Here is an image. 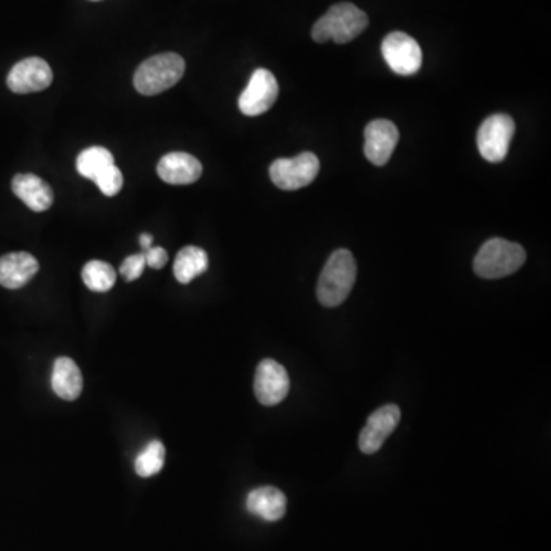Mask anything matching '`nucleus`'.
I'll use <instances>...</instances> for the list:
<instances>
[{"label": "nucleus", "mask_w": 551, "mask_h": 551, "mask_svg": "<svg viewBox=\"0 0 551 551\" xmlns=\"http://www.w3.org/2000/svg\"><path fill=\"white\" fill-rule=\"evenodd\" d=\"M357 278V264L353 253L345 248L336 250L320 273L317 297L323 307H339L348 299Z\"/></svg>", "instance_id": "nucleus-1"}, {"label": "nucleus", "mask_w": 551, "mask_h": 551, "mask_svg": "<svg viewBox=\"0 0 551 551\" xmlns=\"http://www.w3.org/2000/svg\"><path fill=\"white\" fill-rule=\"evenodd\" d=\"M369 19L360 8L348 2L334 5L325 16L317 20L311 36L317 43L328 40L343 45L359 37L368 28Z\"/></svg>", "instance_id": "nucleus-2"}, {"label": "nucleus", "mask_w": 551, "mask_h": 551, "mask_svg": "<svg viewBox=\"0 0 551 551\" xmlns=\"http://www.w3.org/2000/svg\"><path fill=\"white\" fill-rule=\"evenodd\" d=\"M184 71L186 62L180 54H158L138 66L134 75L135 89L143 95L161 94L177 85Z\"/></svg>", "instance_id": "nucleus-3"}, {"label": "nucleus", "mask_w": 551, "mask_h": 551, "mask_svg": "<svg viewBox=\"0 0 551 551\" xmlns=\"http://www.w3.org/2000/svg\"><path fill=\"white\" fill-rule=\"evenodd\" d=\"M525 258L527 255L521 245L493 238L480 248L473 261V270L483 279L506 278L524 265Z\"/></svg>", "instance_id": "nucleus-4"}, {"label": "nucleus", "mask_w": 551, "mask_h": 551, "mask_svg": "<svg viewBox=\"0 0 551 551\" xmlns=\"http://www.w3.org/2000/svg\"><path fill=\"white\" fill-rule=\"evenodd\" d=\"M320 170L319 158L311 152L294 158H279L270 166L274 186L282 190H297L310 186Z\"/></svg>", "instance_id": "nucleus-5"}, {"label": "nucleus", "mask_w": 551, "mask_h": 551, "mask_svg": "<svg viewBox=\"0 0 551 551\" xmlns=\"http://www.w3.org/2000/svg\"><path fill=\"white\" fill-rule=\"evenodd\" d=\"M515 134V121L510 115L495 114L486 118L477 135L481 157L489 163H501L509 154Z\"/></svg>", "instance_id": "nucleus-6"}, {"label": "nucleus", "mask_w": 551, "mask_h": 551, "mask_svg": "<svg viewBox=\"0 0 551 551\" xmlns=\"http://www.w3.org/2000/svg\"><path fill=\"white\" fill-rule=\"evenodd\" d=\"M382 54L389 68L398 75L417 74L423 63V53L417 40L402 31L385 37Z\"/></svg>", "instance_id": "nucleus-7"}, {"label": "nucleus", "mask_w": 551, "mask_h": 551, "mask_svg": "<svg viewBox=\"0 0 551 551\" xmlns=\"http://www.w3.org/2000/svg\"><path fill=\"white\" fill-rule=\"evenodd\" d=\"M279 95L278 80L268 69H256L247 88L239 97V109L248 117L265 114L276 103Z\"/></svg>", "instance_id": "nucleus-8"}, {"label": "nucleus", "mask_w": 551, "mask_h": 551, "mask_svg": "<svg viewBox=\"0 0 551 551\" xmlns=\"http://www.w3.org/2000/svg\"><path fill=\"white\" fill-rule=\"evenodd\" d=\"M290 392V377L284 366L276 360H262L256 369L255 394L264 406H276L284 402Z\"/></svg>", "instance_id": "nucleus-9"}, {"label": "nucleus", "mask_w": 551, "mask_h": 551, "mask_svg": "<svg viewBox=\"0 0 551 551\" xmlns=\"http://www.w3.org/2000/svg\"><path fill=\"white\" fill-rule=\"evenodd\" d=\"M53 69L40 57L20 60L8 74L7 85L16 94H33L53 83Z\"/></svg>", "instance_id": "nucleus-10"}, {"label": "nucleus", "mask_w": 551, "mask_h": 551, "mask_svg": "<svg viewBox=\"0 0 551 551\" xmlns=\"http://www.w3.org/2000/svg\"><path fill=\"white\" fill-rule=\"evenodd\" d=\"M402 418L400 408L386 405L377 409L366 421L365 428L359 435V447L363 454H377L382 449L386 438L395 431Z\"/></svg>", "instance_id": "nucleus-11"}, {"label": "nucleus", "mask_w": 551, "mask_h": 551, "mask_svg": "<svg viewBox=\"0 0 551 551\" xmlns=\"http://www.w3.org/2000/svg\"><path fill=\"white\" fill-rule=\"evenodd\" d=\"M397 126L389 120H374L365 129V155L375 166H385L397 146Z\"/></svg>", "instance_id": "nucleus-12"}, {"label": "nucleus", "mask_w": 551, "mask_h": 551, "mask_svg": "<svg viewBox=\"0 0 551 551\" xmlns=\"http://www.w3.org/2000/svg\"><path fill=\"white\" fill-rule=\"evenodd\" d=\"M158 177L172 186H187L203 175V164L198 158L184 152L164 155L157 167Z\"/></svg>", "instance_id": "nucleus-13"}, {"label": "nucleus", "mask_w": 551, "mask_h": 551, "mask_svg": "<svg viewBox=\"0 0 551 551\" xmlns=\"http://www.w3.org/2000/svg\"><path fill=\"white\" fill-rule=\"evenodd\" d=\"M11 186H13L14 195L33 212H45L53 206V189L46 181L33 173L16 175Z\"/></svg>", "instance_id": "nucleus-14"}, {"label": "nucleus", "mask_w": 551, "mask_h": 551, "mask_svg": "<svg viewBox=\"0 0 551 551\" xmlns=\"http://www.w3.org/2000/svg\"><path fill=\"white\" fill-rule=\"evenodd\" d=\"M39 271V262L30 253H10L0 258V285L8 290L25 287Z\"/></svg>", "instance_id": "nucleus-15"}, {"label": "nucleus", "mask_w": 551, "mask_h": 551, "mask_svg": "<svg viewBox=\"0 0 551 551\" xmlns=\"http://www.w3.org/2000/svg\"><path fill=\"white\" fill-rule=\"evenodd\" d=\"M51 388L57 397L74 402L83 391V375L79 366L69 357H59L54 362L51 374Z\"/></svg>", "instance_id": "nucleus-16"}, {"label": "nucleus", "mask_w": 551, "mask_h": 551, "mask_svg": "<svg viewBox=\"0 0 551 551\" xmlns=\"http://www.w3.org/2000/svg\"><path fill=\"white\" fill-rule=\"evenodd\" d=\"M247 510L264 521H279L287 512V498L276 487H259L248 493Z\"/></svg>", "instance_id": "nucleus-17"}, {"label": "nucleus", "mask_w": 551, "mask_h": 551, "mask_svg": "<svg viewBox=\"0 0 551 551\" xmlns=\"http://www.w3.org/2000/svg\"><path fill=\"white\" fill-rule=\"evenodd\" d=\"M209 268V256L203 248L187 245L181 250L173 264V276L180 284H190L199 274Z\"/></svg>", "instance_id": "nucleus-18"}, {"label": "nucleus", "mask_w": 551, "mask_h": 551, "mask_svg": "<svg viewBox=\"0 0 551 551\" xmlns=\"http://www.w3.org/2000/svg\"><path fill=\"white\" fill-rule=\"evenodd\" d=\"M114 164V155L102 146L89 147V149L83 150L82 154L77 157V161H75L77 172L83 178L92 181L97 180L100 173L105 172L108 167L114 166Z\"/></svg>", "instance_id": "nucleus-19"}, {"label": "nucleus", "mask_w": 551, "mask_h": 551, "mask_svg": "<svg viewBox=\"0 0 551 551\" xmlns=\"http://www.w3.org/2000/svg\"><path fill=\"white\" fill-rule=\"evenodd\" d=\"M82 278L89 290L106 293L114 287L117 274L108 262L91 261L83 267Z\"/></svg>", "instance_id": "nucleus-20"}, {"label": "nucleus", "mask_w": 551, "mask_h": 551, "mask_svg": "<svg viewBox=\"0 0 551 551\" xmlns=\"http://www.w3.org/2000/svg\"><path fill=\"white\" fill-rule=\"evenodd\" d=\"M166 458V449L158 440L150 441L135 458V472L138 477L150 478L161 472Z\"/></svg>", "instance_id": "nucleus-21"}, {"label": "nucleus", "mask_w": 551, "mask_h": 551, "mask_svg": "<svg viewBox=\"0 0 551 551\" xmlns=\"http://www.w3.org/2000/svg\"><path fill=\"white\" fill-rule=\"evenodd\" d=\"M94 183L97 184L98 189L102 190L103 195L115 196L123 187V175H121V170L114 164V166L108 167L105 172L100 173Z\"/></svg>", "instance_id": "nucleus-22"}, {"label": "nucleus", "mask_w": 551, "mask_h": 551, "mask_svg": "<svg viewBox=\"0 0 551 551\" xmlns=\"http://www.w3.org/2000/svg\"><path fill=\"white\" fill-rule=\"evenodd\" d=\"M144 268H146V258H144V253H140V255H132L124 259L120 267V274L126 281L132 282L140 278Z\"/></svg>", "instance_id": "nucleus-23"}, {"label": "nucleus", "mask_w": 551, "mask_h": 551, "mask_svg": "<svg viewBox=\"0 0 551 551\" xmlns=\"http://www.w3.org/2000/svg\"><path fill=\"white\" fill-rule=\"evenodd\" d=\"M144 258H146V265L155 270H160L169 261V255L166 250L161 247H150L149 250L144 252Z\"/></svg>", "instance_id": "nucleus-24"}, {"label": "nucleus", "mask_w": 551, "mask_h": 551, "mask_svg": "<svg viewBox=\"0 0 551 551\" xmlns=\"http://www.w3.org/2000/svg\"><path fill=\"white\" fill-rule=\"evenodd\" d=\"M152 242H154V238H152V235H147V233H143V235L140 236V245L141 248H143L144 252L152 247Z\"/></svg>", "instance_id": "nucleus-25"}, {"label": "nucleus", "mask_w": 551, "mask_h": 551, "mask_svg": "<svg viewBox=\"0 0 551 551\" xmlns=\"http://www.w3.org/2000/svg\"><path fill=\"white\" fill-rule=\"evenodd\" d=\"M94 2H97V0H94Z\"/></svg>", "instance_id": "nucleus-26"}]
</instances>
